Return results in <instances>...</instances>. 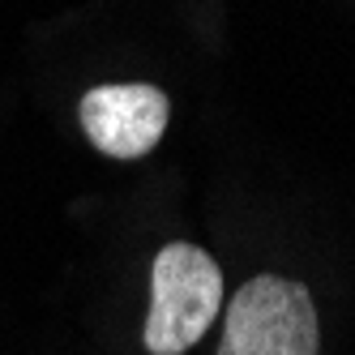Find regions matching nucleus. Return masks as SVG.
Listing matches in <instances>:
<instances>
[{"mask_svg": "<svg viewBox=\"0 0 355 355\" xmlns=\"http://www.w3.org/2000/svg\"><path fill=\"white\" fill-rule=\"evenodd\" d=\"M313 291L295 278L257 274L232 295L218 355H317Z\"/></svg>", "mask_w": 355, "mask_h": 355, "instance_id": "nucleus-2", "label": "nucleus"}, {"mask_svg": "<svg viewBox=\"0 0 355 355\" xmlns=\"http://www.w3.org/2000/svg\"><path fill=\"white\" fill-rule=\"evenodd\" d=\"M78 120L90 146L107 159H141L159 146L171 120V103L159 86L146 82H112L82 94Z\"/></svg>", "mask_w": 355, "mask_h": 355, "instance_id": "nucleus-3", "label": "nucleus"}, {"mask_svg": "<svg viewBox=\"0 0 355 355\" xmlns=\"http://www.w3.org/2000/svg\"><path fill=\"white\" fill-rule=\"evenodd\" d=\"M223 309V270L206 248L175 240L159 248L150 270V313H146V351L184 355Z\"/></svg>", "mask_w": 355, "mask_h": 355, "instance_id": "nucleus-1", "label": "nucleus"}]
</instances>
